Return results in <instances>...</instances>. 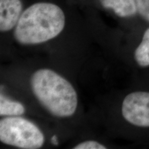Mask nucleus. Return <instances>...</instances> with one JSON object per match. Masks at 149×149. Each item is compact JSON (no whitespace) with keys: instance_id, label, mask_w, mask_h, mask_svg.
Listing matches in <instances>:
<instances>
[{"instance_id":"10","label":"nucleus","mask_w":149,"mask_h":149,"mask_svg":"<svg viewBox=\"0 0 149 149\" xmlns=\"http://www.w3.org/2000/svg\"><path fill=\"white\" fill-rule=\"evenodd\" d=\"M51 142L52 144L55 145V146H57V145H58V144H59L58 138H57V137L55 135H53V137H51Z\"/></svg>"},{"instance_id":"8","label":"nucleus","mask_w":149,"mask_h":149,"mask_svg":"<svg viewBox=\"0 0 149 149\" xmlns=\"http://www.w3.org/2000/svg\"><path fill=\"white\" fill-rule=\"evenodd\" d=\"M137 13L149 23V0H135Z\"/></svg>"},{"instance_id":"6","label":"nucleus","mask_w":149,"mask_h":149,"mask_svg":"<svg viewBox=\"0 0 149 149\" xmlns=\"http://www.w3.org/2000/svg\"><path fill=\"white\" fill-rule=\"evenodd\" d=\"M133 59L139 67H149V27L145 30L133 51Z\"/></svg>"},{"instance_id":"4","label":"nucleus","mask_w":149,"mask_h":149,"mask_svg":"<svg viewBox=\"0 0 149 149\" xmlns=\"http://www.w3.org/2000/svg\"><path fill=\"white\" fill-rule=\"evenodd\" d=\"M22 14L21 0H0L1 32H7L15 27Z\"/></svg>"},{"instance_id":"3","label":"nucleus","mask_w":149,"mask_h":149,"mask_svg":"<svg viewBox=\"0 0 149 149\" xmlns=\"http://www.w3.org/2000/svg\"><path fill=\"white\" fill-rule=\"evenodd\" d=\"M0 141L3 144L23 149H38L44 144V134L35 124L15 116L0 121Z\"/></svg>"},{"instance_id":"7","label":"nucleus","mask_w":149,"mask_h":149,"mask_svg":"<svg viewBox=\"0 0 149 149\" xmlns=\"http://www.w3.org/2000/svg\"><path fill=\"white\" fill-rule=\"evenodd\" d=\"M24 105L18 102L6 98L2 94L0 97V115L1 116H19L25 113Z\"/></svg>"},{"instance_id":"5","label":"nucleus","mask_w":149,"mask_h":149,"mask_svg":"<svg viewBox=\"0 0 149 149\" xmlns=\"http://www.w3.org/2000/svg\"><path fill=\"white\" fill-rule=\"evenodd\" d=\"M104 8L112 9L120 17H130L137 13L135 0H100Z\"/></svg>"},{"instance_id":"9","label":"nucleus","mask_w":149,"mask_h":149,"mask_svg":"<svg viewBox=\"0 0 149 149\" xmlns=\"http://www.w3.org/2000/svg\"><path fill=\"white\" fill-rule=\"evenodd\" d=\"M74 149H106L107 147L96 141H85L73 147Z\"/></svg>"},{"instance_id":"2","label":"nucleus","mask_w":149,"mask_h":149,"mask_svg":"<svg viewBox=\"0 0 149 149\" xmlns=\"http://www.w3.org/2000/svg\"><path fill=\"white\" fill-rule=\"evenodd\" d=\"M32 91L44 109L57 117L74 114L78 105L77 94L71 84L51 69L42 68L33 74Z\"/></svg>"},{"instance_id":"1","label":"nucleus","mask_w":149,"mask_h":149,"mask_svg":"<svg viewBox=\"0 0 149 149\" xmlns=\"http://www.w3.org/2000/svg\"><path fill=\"white\" fill-rule=\"evenodd\" d=\"M65 26V15L58 6L39 2L22 13L15 27V40L22 45H35L55 38Z\"/></svg>"}]
</instances>
